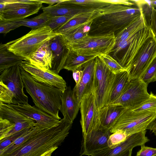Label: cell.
<instances>
[{
    "instance_id": "17",
    "label": "cell",
    "mask_w": 156,
    "mask_h": 156,
    "mask_svg": "<svg viewBox=\"0 0 156 156\" xmlns=\"http://www.w3.org/2000/svg\"><path fill=\"white\" fill-rule=\"evenodd\" d=\"M0 118L7 119L15 124L14 128L5 138L35 126L34 121L19 113L1 102H0Z\"/></svg>"
},
{
    "instance_id": "34",
    "label": "cell",
    "mask_w": 156,
    "mask_h": 156,
    "mask_svg": "<svg viewBox=\"0 0 156 156\" xmlns=\"http://www.w3.org/2000/svg\"><path fill=\"white\" fill-rule=\"evenodd\" d=\"M35 2L34 0H0V12L27 6Z\"/></svg>"
},
{
    "instance_id": "20",
    "label": "cell",
    "mask_w": 156,
    "mask_h": 156,
    "mask_svg": "<svg viewBox=\"0 0 156 156\" xmlns=\"http://www.w3.org/2000/svg\"><path fill=\"white\" fill-rule=\"evenodd\" d=\"M80 103L77 100L70 86L67 87L62 93L60 111L64 118L73 122L80 109Z\"/></svg>"
},
{
    "instance_id": "13",
    "label": "cell",
    "mask_w": 156,
    "mask_h": 156,
    "mask_svg": "<svg viewBox=\"0 0 156 156\" xmlns=\"http://www.w3.org/2000/svg\"><path fill=\"white\" fill-rule=\"evenodd\" d=\"M6 105L19 113L34 121L36 126L42 129L55 126L60 121L35 106L24 104Z\"/></svg>"
},
{
    "instance_id": "18",
    "label": "cell",
    "mask_w": 156,
    "mask_h": 156,
    "mask_svg": "<svg viewBox=\"0 0 156 156\" xmlns=\"http://www.w3.org/2000/svg\"><path fill=\"white\" fill-rule=\"evenodd\" d=\"M95 59L79 68L82 71L81 78L79 83L76 84L73 90L80 103L84 95L93 91L95 72Z\"/></svg>"
},
{
    "instance_id": "27",
    "label": "cell",
    "mask_w": 156,
    "mask_h": 156,
    "mask_svg": "<svg viewBox=\"0 0 156 156\" xmlns=\"http://www.w3.org/2000/svg\"><path fill=\"white\" fill-rule=\"evenodd\" d=\"M96 10L80 14L69 20L54 31L63 35L92 19Z\"/></svg>"
},
{
    "instance_id": "22",
    "label": "cell",
    "mask_w": 156,
    "mask_h": 156,
    "mask_svg": "<svg viewBox=\"0 0 156 156\" xmlns=\"http://www.w3.org/2000/svg\"><path fill=\"white\" fill-rule=\"evenodd\" d=\"M50 40L31 55L27 61L41 69H50L53 57L50 47Z\"/></svg>"
},
{
    "instance_id": "42",
    "label": "cell",
    "mask_w": 156,
    "mask_h": 156,
    "mask_svg": "<svg viewBox=\"0 0 156 156\" xmlns=\"http://www.w3.org/2000/svg\"><path fill=\"white\" fill-rule=\"evenodd\" d=\"M14 126L15 124L8 120L0 118V141L5 138Z\"/></svg>"
},
{
    "instance_id": "50",
    "label": "cell",
    "mask_w": 156,
    "mask_h": 156,
    "mask_svg": "<svg viewBox=\"0 0 156 156\" xmlns=\"http://www.w3.org/2000/svg\"><path fill=\"white\" fill-rule=\"evenodd\" d=\"M58 148H53L47 152H46L41 156H51L52 153L55 150Z\"/></svg>"
},
{
    "instance_id": "26",
    "label": "cell",
    "mask_w": 156,
    "mask_h": 156,
    "mask_svg": "<svg viewBox=\"0 0 156 156\" xmlns=\"http://www.w3.org/2000/svg\"><path fill=\"white\" fill-rule=\"evenodd\" d=\"M27 61L23 57L18 56L9 51L5 44L0 45V73Z\"/></svg>"
},
{
    "instance_id": "35",
    "label": "cell",
    "mask_w": 156,
    "mask_h": 156,
    "mask_svg": "<svg viewBox=\"0 0 156 156\" xmlns=\"http://www.w3.org/2000/svg\"><path fill=\"white\" fill-rule=\"evenodd\" d=\"M98 56L114 74L126 70L116 60L109 54L101 55Z\"/></svg>"
},
{
    "instance_id": "47",
    "label": "cell",
    "mask_w": 156,
    "mask_h": 156,
    "mask_svg": "<svg viewBox=\"0 0 156 156\" xmlns=\"http://www.w3.org/2000/svg\"><path fill=\"white\" fill-rule=\"evenodd\" d=\"M73 76L76 84H78L80 82L82 75V71L81 69H75L73 71Z\"/></svg>"
},
{
    "instance_id": "29",
    "label": "cell",
    "mask_w": 156,
    "mask_h": 156,
    "mask_svg": "<svg viewBox=\"0 0 156 156\" xmlns=\"http://www.w3.org/2000/svg\"><path fill=\"white\" fill-rule=\"evenodd\" d=\"M146 23L142 13L140 16L132 22L115 35L116 42L127 39L141 29Z\"/></svg>"
},
{
    "instance_id": "57",
    "label": "cell",
    "mask_w": 156,
    "mask_h": 156,
    "mask_svg": "<svg viewBox=\"0 0 156 156\" xmlns=\"http://www.w3.org/2000/svg\"></svg>"
},
{
    "instance_id": "1",
    "label": "cell",
    "mask_w": 156,
    "mask_h": 156,
    "mask_svg": "<svg viewBox=\"0 0 156 156\" xmlns=\"http://www.w3.org/2000/svg\"><path fill=\"white\" fill-rule=\"evenodd\" d=\"M135 3L132 6L111 4L97 9L88 35H100L114 33L115 35L142 15L140 8Z\"/></svg>"
},
{
    "instance_id": "51",
    "label": "cell",
    "mask_w": 156,
    "mask_h": 156,
    "mask_svg": "<svg viewBox=\"0 0 156 156\" xmlns=\"http://www.w3.org/2000/svg\"><path fill=\"white\" fill-rule=\"evenodd\" d=\"M132 149L128 150L121 154L119 156H132Z\"/></svg>"
},
{
    "instance_id": "30",
    "label": "cell",
    "mask_w": 156,
    "mask_h": 156,
    "mask_svg": "<svg viewBox=\"0 0 156 156\" xmlns=\"http://www.w3.org/2000/svg\"><path fill=\"white\" fill-rule=\"evenodd\" d=\"M42 130L43 129L37 128L36 126L30 128L26 132L18 138L13 142L0 152V156H4L14 151L32 136Z\"/></svg>"
},
{
    "instance_id": "23",
    "label": "cell",
    "mask_w": 156,
    "mask_h": 156,
    "mask_svg": "<svg viewBox=\"0 0 156 156\" xmlns=\"http://www.w3.org/2000/svg\"><path fill=\"white\" fill-rule=\"evenodd\" d=\"M29 6L0 12V20H20L37 13L42 8V3L36 2Z\"/></svg>"
},
{
    "instance_id": "33",
    "label": "cell",
    "mask_w": 156,
    "mask_h": 156,
    "mask_svg": "<svg viewBox=\"0 0 156 156\" xmlns=\"http://www.w3.org/2000/svg\"><path fill=\"white\" fill-rule=\"evenodd\" d=\"M67 2L81 8L97 10L107 6L110 3L103 0H68Z\"/></svg>"
},
{
    "instance_id": "56",
    "label": "cell",
    "mask_w": 156,
    "mask_h": 156,
    "mask_svg": "<svg viewBox=\"0 0 156 156\" xmlns=\"http://www.w3.org/2000/svg\"><path fill=\"white\" fill-rule=\"evenodd\" d=\"M90 156V155H89V156Z\"/></svg>"
},
{
    "instance_id": "48",
    "label": "cell",
    "mask_w": 156,
    "mask_h": 156,
    "mask_svg": "<svg viewBox=\"0 0 156 156\" xmlns=\"http://www.w3.org/2000/svg\"><path fill=\"white\" fill-rule=\"evenodd\" d=\"M147 129L150 130L154 133H156V115L154 118L148 125Z\"/></svg>"
},
{
    "instance_id": "7",
    "label": "cell",
    "mask_w": 156,
    "mask_h": 156,
    "mask_svg": "<svg viewBox=\"0 0 156 156\" xmlns=\"http://www.w3.org/2000/svg\"><path fill=\"white\" fill-rule=\"evenodd\" d=\"M156 110L135 112L126 109L110 130L112 133L117 131L126 133L128 136L147 129L154 118Z\"/></svg>"
},
{
    "instance_id": "19",
    "label": "cell",
    "mask_w": 156,
    "mask_h": 156,
    "mask_svg": "<svg viewBox=\"0 0 156 156\" xmlns=\"http://www.w3.org/2000/svg\"><path fill=\"white\" fill-rule=\"evenodd\" d=\"M50 47L53 57L50 69L58 74L64 69L70 50L61 34L50 40Z\"/></svg>"
},
{
    "instance_id": "46",
    "label": "cell",
    "mask_w": 156,
    "mask_h": 156,
    "mask_svg": "<svg viewBox=\"0 0 156 156\" xmlns=\"http://www.w3.org/2000/svg\"><path fill=\"white\" fill-rule=\"evenodd\" d=\"M103 1L112 4H120L132 6L134 5L135 2L134 0H103Z\"/></svg>"
},
{
    "instance_id": "40",
    "label": "cell",
    "mask_w": 156,
    "mask_h": 156,
    "mask_svg": "<svg viewBox=\"0 0 156 156\" xmlns=\"http://www.w3.org/2000/svg\"><path fill=\"white\" fill-rule=\"evenodd\" d=\"M0 102L7 104H12L13 94L8 87L0 82Z\"/></svg>"
},
{
    "instance_id": "10",
    "label": "cell",
    "mask_w": 156,
    "mask_h": 156,
    "mask_svg": "<svg viewBox=\"0 0 156 156\" xmlns=\"http://www.w3.org/2000/svg\"><path fill=\"white\" fill-rule=\"evenodd\" d=\"M80 106V123L83 137L85 138L92 132L98 129L101 126L99 110L98 108L93 91L83 96Z\"/></svg>"
},
{
    "instance_id": "15",
    "label": "cell",
    "mask_w": 156,
    "mask_h": 156,
    "mask_svg": "<svg viewBox=\"0 0 156 156\" xmlns=\"http://www.w3.org/2000/svg\"><path fill=\"white\" fill-rule=\"evenodd\" d=\"M110 130L101 125L98 129L83 137L80 154L91 156L99 151L109 147L108 140L112 134Z\"/></svg>"
},
{
    "instance_id": "28",
    "label": "cell",
    "mask_w": 156,
    "mask_h": 156,
    "mask_svg": "<svg viewBox=\"0 0 156 156\" xmlns=\"http://www.w3.org/2000/svg\"><path fill=\"white\" fill-rule=\"evenodd\" d=\"M96 57L79 55L70 51L65 62L64 69L73 71L79 69L91 60L95 59Z\"/></svg>"
},
{
    "instance_id": "43",
    "label": "cell",
    "mask_w": 156,
    "mask_h": 156,
    "mask_svg": "<svg viewBox=\"0 0 156 156\" xmlns=\"http://www.w3.org/2000/svg\"><path fill=\"white\" fill-rule=\"evenodd\" d=\"M25 129L9 136L0 141V152L3 151L13 142L18 138L26 132L29 129Z\"/></svg>"
},
{
    "instance_id": "37",
    "label": "cell",
    "mask_w": 156,
    "mask_h": 156,
    "mask_svg": "<svg viewBox=\"0 0 156 156\" xmlns=\"http://www.w3.org/2000/svg\"><path fill=\"white\" fill-rule=\"evenodd\" d=\"M127 135L125 133L117 131L112 133L108 140V145L111 149L118 146L125 141L128 137Z\"/></svg>"
},
{
    "instance_id": "8",
    "label": "cell",
    "mask_w": 156,
    "mask_h": 156,
    "mask_svg": "<svg viewBox=\"0 0 156 156\" xmlns=\"http://www.w3.org/2000/svg\"><path fill=\"white\" fill-rule=\"evenodd\" d=\"M93 84L96 102L99 110L107 105L116 74L113 73L98 57L95 58Z\"/></svg>"
},
{
    "instance_id": "9",
    "label": "cell",
    "mask_w": 156,
    "mask_h": 156,
    "mask_svg": "<svg viewBox=\"0 0 156 156\" xmlns=\"http://www.w3.org/2000/svg\"><path fill=\"white\" fill-rule=\"evenodd\" d=\"M156 57V39L153 34L144 43L127 70L129 80L141 79Z\"/></svg>"
},
{
    "instance_id": "49",
    "label": "cell",
    "mask_w": 156,
    "mask_h": 156,
    "mask_svg": "<svg viewBox=\"0 0 156 156\" xmlns=\"http://www.w3.org/2000/svg\"><path fill=\"white\" fill-rule=\"evenodd\" d=\"M34 1L40 2L43 3H45L49 5H54L55 4L60 2L62 1L63 0H34Z\"/></svg>"
},
{
    "instance_id": "36",
    "label": "cell",
    "mask_w": 156,
    "mask_h": 156,
    "mask_svg": "<svg viewBox=\"0 0 156 156\" xmlns=\"http://www.w3.org/2000/svg\"><path fill=\"white\" fill-rule=\"evenodd\" d=\"M79 15L50 17L45 26L49 27L54 31L69 20Z\"/></svg>"
},
{
    "instance_id": "31",
    "label": "cell",
    "mask_w": 156,
    "mask_h": 156,
    "mask_svg": "<svg viewBox=\"0 0 156 156\" xmlns=\"http://www.w3.org/2000/svg\"><path fill=\"white\" fill-rule=\"evenodd\" d=\"M92 19L66 34L62 35L66 44L79 40L89 34Z\"/></svg>"
},
{
    "instance_id": "5",
    "label": "cell",
    "mask_w": 156,
    "mask_h": 156,
    "mask_svg": "<svg viewBox=\"0 0 156 156\" xmlns=\"http://www.w3.org/2000/svg\"><path fill=\"white\" fill-rule=\"evenodd\" d=\"M153 34L146 23L141 29L127 39L116 42L109 55L127 71L140 48Z\"/></svg>"
},
{
    "instance_id": "32",
    "label": "cell",
    "mask_w": 156,
    "mask_h": 156,
    "mask_svg": "<svg viewBox=\"0 0 156 156\" xmlns=\"http://www.w3.org/2000/svg\"><path fill=\"white\" fill-rule=\"evenodd\" d=\"M48 15L43 12L34 18L18 20L21 26L30 27L32 29L45 26L50 19Z\"/></svg>"
},
{
    "instance_id": "25",
    "label": "cell",
    "mask_w": 156,
    "mask_h": 156,
    "mask_svg": "<svg viewBox=\"0 0 156 156\" xmlns=\"http://www.w3.org/2000/svg\"><path fill=\"white\" fill-rule=\"evenodd\" d=\"M129 81L126 70L116 74L106 105L114 102L120 97Z\"/></svg>"
},
{
    "instance_id": "53",
    "label": "cell",
    "mask_w": 156,
    "mask_h": 156,
    "mask_svg": "<svg viewBox=\"0 0 156 156\" xmlns=\"http://www.w3.org/2000/svg\"><path fill=\"white\" fill-rule=\"evenodd\" d=\"M156 81V77L155 78L154 80V82Z\"/></svg>"
},
{
    "instance_id": "16",
    "label": "cell",
    "mask_w": 156,
    "mask_h": 156,
    "mask_svg": "<svg viewBox=\"0 0 156 156\" xmlns=\"http://www.w3.org/2000/svg\"><path fill=\"white\" fill-rule=\"evenodd\" d=\"M146 130L132 134L128 137L126 140L115 147H108L99 151L91 156H119L125 151L135 147L145 145L149 141L146 136Z\"/></svg>"
},
{
    "instance_id": "11",
    "label": "cell",
    "mask_w": 156,
    "mask_h": 156,
    "mask_svg": "<svg viewBox=\"0 0 156 156\" xmlns=\"http://www.w3.org/2000/svg\"><path fill=\"white\" fill-rule=\"evenodd\" d=\"M147 86L141 79L130 80L120 97L108 105H118L127 109H133L150 97Z\"/></svg>"
},
{
    "instance_id": "39",
    "label": "cell",
    "mask_w": 156,
    "mask_h": 156,
    "mask_svg": "<svg viewBox=\"0 0 156 156\" xmlns=\"http://www.w3.org/2000/svg\"><path fill=\"white\" fill-rule=\"evenodd\" d=\"M156 77V57L152 61L141 79L148 85L154 82Z\"/></svg>"
},
{
    "instance_id": "41",
    "label": "cell",
    "mask_w": 156,
    "mask_h": 156,
    "mask_svg": "<svg viewBox=\"0 0 156 156\" xmlns=\"http://www.w3.org/2000/svg\"><path fill=\"white\" fill-rule=\"evenodd\" d=\"M21 26L18 21L0 20V33L6 34L10 31Z\"/></svg>"
},
{
    "instance_id": "4",
    "label": "cell",
    "mask_w": 156,
    "mask_h": 156,
    "mask_svg": "<svg viewBox=\"0 0 156 156\" xmlns=\"http://www.w3.org/2000/svg\"><path fill=\"white\" fill-rule=\"evenodd\" d=\"M60 34L49 27L45 26L32 29L21 37L5 44L9 51L25 58L27 61L30 55L44 44Z\"/></svg>"
},
{
    "instance_id": "3",
    "label": "cell",
    "mask_w": 156,
    "mask_h": 156,
    "mask_svg": "<svg viewBox=\"0 0 156 156\" xmlns=\"http://www.w3.org/2000/svg\"><path fill=\"white\" fill-rule=\"evenodd\" d=\"M20 67L24 87L35 106L60 120L59 112L61 105L62 92L56 87L37 81L20 66Z\"/></svg>"
},
{
    "instance_id": "38",
    "label": "cell",
    "mask_w": 156,
    "mask_h": 156,
    "mask_svg": "<svg viewBox=\"0 0 156 156\" xmlns=\"http://www.w3.org/2000/svg\"><path fill=\"white\" fill-rule=\"evenodd\" d=\"M150 97L140 105L131 109L135 112L144 111L150 110H156V95L151 92Z\"/></svg>"
},
{
    "instance_id": "55",
    "label": "cell",
    "mask_w": 156,
    "mask_h": 156,
    "mask_svg": "<svg viewBox=\"0 0 156 156\" xmlns=\"http://www.w3.org/2000/svg\"><path fill=\"white\" fill-rule=\"evenodd\" d=\"M156 156V155H154V156Z\"/></svg>"
},
{
    "instance_id": "2",
    "label": "cell",
    "mask_w": 156,
    "mask_h": 156,
    "mask_svg": "<svg viewBox=\"0 0 156 156\" xmlns=\"http://www.w3.org/2000/svg\"><path fill=\"white\" fill-rule=\"evenodd\" d=\"M73 123L63 118L57 126L40 131L17 149L4 156H41L61 144L68 135Z\"/></svg>"
},
{
    "instance_id": "14",
    "label": "cell",
    "mask_w": 156,
    "mask_h": 156,
    "mask_svg": "<svg viewBox=\"0 0 156 156\" xmlns=\"http://www.w3.org/2000/svg\"><path fill=\"white\" fill-rule=\"evenodd\" d=\"M20 66L37 81L56 87L63 93L67 87L66 82L58 73L51 69H41L26 61L23 62Z\"/></svg>"
},
{
    "instance_id": "6",
    "label": "cell",
    "mask_w": 156,
    "mask_h": 156,
    "mask_svg": "<svg viewBox=\"0 0 156 156\" xmlns=\"http://www.w3.org/2000/svg\"><path fill=\"white\" fill-rule=\"evenodd\" d=\"M115 42V34L112 33L100 35H88L66 44L70 51L78 55L98 56L109 54Z\"/></svg>"
},
{
    "instance_id": "54",
    "label": "cell",
    "mask_w": 156,
    "mask_h": 156,
    "mask_svg": "<svg viewBox=\"0 0 156 156\" xmlns=\"http://www.w3.org/2000/svg\"><path fill=\"white\" fill-rule=\"evenodd\" d=\"M154 134L156 136V133H155Z\"/></svg>"
},
{
    "instance_id": "21",
    "label": "cell",
    "mask_w": 156,
    "mask_h": 156,
    "mask_svg": "<svg viewBox=\"0 0 156 156\" xmlns=\"http://www.w3.org/2000/svg\"><path fill=\"white\" fill-rule=\"evenodd\" d=\"M43 12L46 13L50 17L68 16H76L95 9H84L68 3L67 0L55 5L42 7Z\"/></svg>"
},
{
    "instance_id": "12",
    "label": "cell",
    "mask_w": 156,
    "mask_h": 156,
    "mask_svg": "<svg viewBox=\"0 0 156 156\" xmlns=\"http://www.w3.org/2000/svg\"><path fill=\"white\" fill-rule=\"evenodd\" d=\"M0 80L12 93V104H29L28 98L23 90L24 87L19 65L14 66L0 73Z\"/></svg>"
},
{
    "instance_id": "44",
    "label": "cell",
    "mask_w": 156,
    "mask_h": 156,
    "mask_svg": "<svg viewBox=\"0 0 156 156\" xmlns=\"http://www.w3.org/2000/svg\"><path fill=\"white\" fill-rule=\"evenodd\" d=\"M156 154V148L146 146L145 145L141 148L136 153V156H153Z\"/></svg>"
},
{
    "instance_id": "24",
    "label": "cell",
    "mask_w": 156,
    "mask_h": 156,
    "mask_svg": "<svg viewBox=\"0 0 156 156\" xmlns=\"http://www.w3.org/2000/svg\"><path fill=\"white\" fill-rule=\"evenodd\" d=\"M126 109L118 105H108L103 107L99 110L101 125L110 130Z\"/></svg>"
},
{
    "instance_id": "45",
    "label": "cell",
    "mask_w": 156,
    "mask_h": 156,
    "mask_svg": "<svg viewBox=\"0 0 156 156\" xmlns=\"http://www.w3.org/2000/svg\"><path fill=\"white\" fill-rule=\"evenodd\" d=\"M147 26L156 39V7H154L152 10Z\"/></svg>"
},
{
    "instance_id": "52",
    "label": "cell",
    "mask_w": 156,
    "mask_h": 156,
    "mask_svg": "<svg viewBox=\"0 0 156 156\" xmlns=\"http://www.w3.org/2000/svg\"><path fill=\"white\" fill-rule=\"evenodd\" d=\"M152 5L155 7H156V0H150Z\"/></svg>"
}]
</instances>
